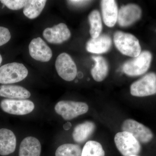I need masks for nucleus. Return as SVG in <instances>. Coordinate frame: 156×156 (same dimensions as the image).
<instances>
[{
  "instance_id": "obj_1",
  "label": "nucleus",
  "mask_w": 156,
  "mask_h": 156,
  "mask_svg": "<svg viewBox=\"0 0 156 156\" xmlns=\"http://www.w3.org/2000/svg\"><path fill=\"white\" fill-rule=\"evenodd\" d=\"M115 45L124 55L136 57L141 53V47L138 39L129 33L118 31L114 36Z\"/></svg>"
},
{
  "instance_id": "obj_2",
  "label": "nucleus",
  "mask_w": 156,
  "mask_h": 156,
  "mask_svg": "<svg viewBox=\"0 0 156 156\" xmlns=\"http://www.w3.org/2000/svg\"><path fill=\"white\" fill-rule=\"evenodd\" d=\"M152 55L148 51L141 52L139 56L125 62L123 72L130 76H137L145 73L150 66Z\"/></svg>"
},
{
  "instance_id": "obj_3",
  "label": "nucleus",
  "mask_w": 156,
  "mask_h": 156,
  "mask_svg": "<svg viewBox=\"0 0 156 156\" xmlns=\"http://www.w3.org/2000/svg\"><path fill=\"white\" fill-rule=\"evenodd\" d=\"M28 71L22 63L12 62L0 67V83L8 84L20 82L28 75Z\"/></svg>"
},
{
  "instance_id": "obj_4",
  "label": "nucleus",
  "mask_w": 156,
  "mask_h": 156,
  "mask_svg": "<svg viewBox=\"0 0 156 156\" xmlns=\"http://www.w3.org/2000/svg\"><path fill=\"white\" fill-rule=\"evenodd\" d=\"M114 141L117 149L123 156L138 155L141 151L140 143L129 132L122 131L117 133Z\"/></svg>"
},
{
  "instance_id": "obj_5",
  "label": "nucleus",
  "mask_w": 156,
  "mask_h": 156,
  "mask_svg": "<svg viewBox=\"0 0 156 156\" xmlns=\"http://www.w3.org/2000/svg\"><path fill=\"white\" fill-rule=\"evenodd\" d=\"M55 110L64 120L68 121L86 114L89 110V106L85 102L61 101L55 105Z\"/></svg>"
},
{
  "instance_id": "obj_6",
  "label": "nucleus",
  "mask_w": 156,
  "mask_h": 156,
  "mask_svg": "<svg viewBox=\"0 0 156 156\" xmlns=\"http://www.w3.org/2000/svg\"><path fill=\"white\" fill-rule=\"evenodd\" d=\"M131 95L142 97L156 94V74L150 73L131 84L130 87Z\"/></svg>"
},
{
  "instance_id": "obj_7",
  "label": "nucleus",
  "mask_w": 156,
  "mask_h": 156,
  "mask_svg": "<svg viewBox=\"0 0 156 156\" xmlns=\"http://www.w3.org/2000/svg\"><path fill=\"white\" fill-rule=\"evenodd\" d=\"M122 129L123 131L131 133L140 143H148L153 138V133L150 128L132 119L125 120Z\"/></svg>"
},
{
  "instance_id": "obj_8",
  "label": "nucleus",
  "mask_w": 156,
  "mask_h": 156,
  "mask_svg": "<svg viewBox=\"0 0 156 156\" xmlns=\"http://www.w3.org/2000/svg\"><path fill=\"white\" fill-rule=\"evenodd\" d=\"M55 67L58 76L64 80L72 81L77 75L76 66L72 58L67 53L59 54L56 58Z\"/></svg>"
},
{
  "instance_id": "obj_9",
  "label": "nucleus",
  "mask_w": 156,
  "mask_h": 156,
  "mask_svg": "<svg viewBox=\"0 0 156 156\" xmlns=\"http://www.w3.org/2000/svg\"><path fill=\"white\" fill-rule=\"evenodd\" d=\"M0 107L3 111L7 113L17 115L28 114L35 108L32 101L26 99H4L1 101Z\"/></svg>"
},
{
  "instance_id": "obj_10",
  "label": "nucleus",
  "mask_w": 156,
  "mask_h": 156,
  "mask_svg": "<svg viewBox=\"0 0 156 156\" xmlns=\"http://www.w3.org/2000/svg\"><path fill=\"white\" fill-rule=\"evenodd\" d=\"M30 55L37 61L47 62L53 56L52 50L41 38L33 39L29 46Z\"/></svg>"
},
{
  "instance_id": "obj_11",
  "label": "nucleus",
  "mask_w": 156,
  "mask_h": 156,
  "mask_svg": "<svg viewBox=\"0 0 156 156\" xmlns=\"http://www.w3.org/2000/svg\"><path fill=\"white\" fill-rule=\"evenodd\" d=\"M43 35L50 44H61L69 39L71 33L66 24L62 23L51 28L45 29Z\"/></svg>"
},
{
  "instance_id": "obj_12",
  "label": "nucleus",
  "mask_w": 156,
  "mask_h": 156,
  "mask_svg": "<svg viewBox=\"0 0 156 156\" xmlns=\"http://www.w3.org/2000/svg\"><path fill=\"white\" fill-rule=\"evenodd\" d=\"M141 14V9L137 5L129 4L123 6L118 13V23L121 27L128 26L139 20Z\"/></svg>"
},
{
  "instance_id": "obj_13",
  "label": "nucleus",
  "mask_w": 156,
  "mask_h": 156,
  "mask_svg": "<svg viewBox=\"0 0 156 156\" xmlns=\"http://www.w3.org/2000/svg\"><path fill=\"white\" fill-rule=\"evenodd\" d=\"M101 3L104 22L107 26L113 27L118 20L119 13L115 1L103 0Z\"/></svg>"
},
{
  "instance_id": "obj_14",
  "label": "nucleus",
  "mask_w": 156,
  "mask_h": 156,
  "mask_svg": "<svg viewBox=\"0 0 156 156\" xmlns=\"http://www.w3.org/2000/svg\"><path fill=\"white\" fill-rule=\"evenodd\" d=\"M16 137L14 133L9 129H0V155H8L13 153L16 147Z\"/></svg>"
},
{
  "instance_id": "obj_15",
  "label": "nucleus",
  "mask_w": 156,
  "mask_h": 156,
  "mask_svg": "<svg viewBox=\"0 0 156 156\" xmlns=\"http://www.w3.org/2000/svg\"><path fill=\"white\" fill-rule=\"evenodd\" d=\"M112 39L106 34H102L95 38H91L87 44L86 49L90 53L101 54L106 53L112 46Z\"/></svg>"
},
{
  "instance_id": "obj_16",
  "label": "nucleus",
  "mask_w": 156,
  "mask_h": 156,
  "mask_svg": "<svg viewBox=\"0 0 156 156\" xmlns=\"http://www.w3.org/2000/svg\"><path fill=\"white\" fill-rule=\"evenodd\" d=\"M41 151V143L33 136L26 137L20 146L19 156H40Z\"/></svg>"
},
{
  "instance_id": "obj_17",
  "label": "nucleus",
  "mask_w": 156,
  "mask_h": 156,
  "mask_svg": "<svg viewBox=\"0 0 156 156\" xmlns=\"http://www.w3.org/2000/svg\"><path fill=\"white\" fill-rule=\"evenodd\" d=\"M96 128L95 123L86 121L76 126L73 132V138L76 142L82 143L89 139Z\"/></svg>"
},
{
  "instance_id": "obj_18",
  "label": "nucleus",
  "mask_w": 156,
  "mask_h": 156,
  "mask_svg": "<svg viewBox=\"0 0 156 156\" xmlns=\"http://www.w3.org/2000/svg\"><path fill=\"white\" fill-rule=\"evenodd\" d=\"M30 92L21 86L2 85L0 86V96L11 99H25L29 98Z\"/></svg>"
},
{
  "instance_id": "obj_19",
  "label": "nucleus",
  "mask_w": 156,
  "mask_h": 156,
  "mask_svg": "<svg viewBox=\"0 0 156 156\" xmlns=\"http://www.w3.org/2000/svg\"><path fill=\"white\" fill-rule=\"evenodd\" d=\"M95 61V66L91 69V74L96 82H101L106 77L108 72V66L105 58L101 56H93Z\"/></svg>"
},
{
  "instance_id": "obj_20",
  "label": "nucleus",
  "mask_w": 156,
  "mask_h": 156,
  "mask_svg": "<svg viewBox=\"0 0 156 156\" xmlns=\"http://www.w3.org/2000/svg\"><path fill=\"white\" fill-rule=\"evenodd\" d=\"M47 1L30 0L26 1L23 13L26 17L34 19L38 17L44 8Z\"/></svg>"
},
{
  "instance_id": "obj_21",
  "label": "nucleus",
  "mask_w": 156,
  "mask_h": 156,
  "mask_svg": "<svg viewBox=\"0 0 156 156\" xmlns=\"http://www.w3.org/2000/svg\"><path fill=\"white\" fill-rule=\"evenodd\" d=\"M90 25V34L92 38H95L100 35L102 29V22L100 13L97 10L92 11L89 16Z\"/></svg>"
},
{
  "instance_id": "obj_22",
  "label": "nucleus",
  "mask_w": 156,
  "mask_h": 156,
  "mask_svg": "<svg viewBox=\"0 0 156 156\" xmlns=\"http://www.w3.org/2000/svg\"><path fill=\"white\" fill-rule=\"evenodd\" d=\"M82 156H105V152L99 142L90 140L84 145L82 150Z\"/></svg>"
},
{
  "instance_id": "obj_23",
  "label": "nucleus",
  "mask_w": 156,
  "mask_h": 156,
  "mask_svg": "<svg viewBox=\"0 0 156 156\" xmlns=\"http://www.w3.org/2000/svg\"><path fill=\"white\" fill-rule=\"evenodd\" d=\"M82 149L78 144H66L58 147L56 156H82Z\"/></svg>"
},
{
  "instance_id": "obj_24",
  "label": "nucleus",
  "mask_w": 156,
  "mask_h": 156,
  "mask_svg": "<svg viewBox=\"0 0 156 156\" xmlns=\"http://www.w3.org/2000/svg\"><path fill=\"white\" fill-rule=\"evenodd\" d=\"M1 2L12 10H18L23 8L26 1L23 0H1Z\"/></svg>"
},
{
  "instance_id": "obj_25",
  "label": "nucleus",
  "mask_w": 156,
  "mask_h": 156,
  "mask_svg": "<svg viewBox=\"0 0 156 156\" xmlns=\"http://www.w3.org/2000/svg\"><path fill=\"white\" fill-rule=\"evenodd\" d=\"M11 35L8 28L0 27V46L7 44L10 41Z\"/></svg>"
},
{
  "instance_id": "obj_26",
  "label": "nucleus",
  "mask_w": 156,
  "mask_h": 156,
  "mask_svg": "<svg viewBox=\"0 0 156 156\" xmlns=\"http://www.w3.org/2000/svg\"><path fill=\"white\" fill-rule=\"evenodd\" d=\"M68 2L69 4H70L71 5L75 6H81L83 5H86L90 2V1H75V0H73V1H67Z\"/></svg>"
},
{
  "instance_id": "obj_27",
  "label": "nucleus",
  "mask_w": 156,
  "mask_h": 156,
  "mask_svg": "<svg viewBox=\"0 0 156 156\" xmlns=\"http://www.w3.org/2000/svg\"><path fill=\"white\" fill-rule=\"evenodd\" d=\"M2 56L0 54V65L2 63Z\"/></svg>"
},
{
  "instance_id": "obj_28",
  "label": "nucleus",
  "mask_w": 156,
  "mask_h": 156,
  "mask_svg": "<svg viewBox=\"0 0 156 156\" xmlns=\"http://www.w3.org/2000/svg\"><path fill=\"white\" fill-rule=\"evenodd\" d=\"M140 156L138 155H131V156Z\"/></svg>"
}]
</instances>
